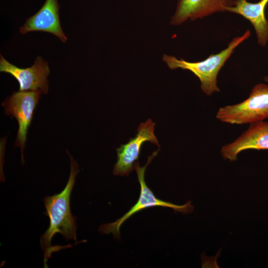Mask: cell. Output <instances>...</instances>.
Instances as JSON below:
<instances>
[{"label": "cell", "instance_id": "4", "mask_svg": "<svg viewBox=\"0 0 268 268\" xmlns=\"http://www.w3.org/2000/svg\"><path fill=\"white\" fill-rule=\"evenodd\" d=\"M216 118L222 122L232 125L251 124L267 119L268 84L256 85L243 101L220 108Z\"/></svg>", "mask_w": 268, "mask_h": 268}, {"label": "cell", "instance_id": "12", "mask_svg": "<svg viewBox=\"0 0 268 268\" xmlns=\"http://www.w3.org/2000/svg\"><path fill=\"white\" fill-rule=\"evenodd\" d=\"M264 80L266 81H268V75L264 77Z\"/></svg>", "mask_w": 268, "mask_h": 268}, {"label": "cell", "instance_id": "11", "mask_svg": "<svg viewBox=\"0 0 268 268\" xmlns=\"http://www.w3.org/2000/svg\"><path fill=\"white\" fill-rule=\"evenodd\" d=\"M268 0L251 2L247 0H232V5L227 11L241 15L249 20L255 30L259 46L265 47L268 43V20L266 16V8Z\"/></svg>", "mask_w": 268, "mask_h": 268}, {"label": "cell", "instance_id": "6", "mask_svg": "<svg viewBox=\"0 0 268 268\" xmlns=\"http://www.w3.org/2000/svg\"><path fill=\"white\" fill-rule=\"evenodd\" d=\"M155 124L150 119L140 123L135 136L116 149L117 161L113 172L115 175L128 176L132 172L134 164L138 160L142 144L145 142H150L160 147L154 133Z\"/></svg>", "mask_w": 268, "mask_h": 268}, {"label": "cell", "instance_id": "10", "mask_svg": "<svg viewBox=\"0 0 268 268\" xmlns=\"http://www.w3.org/2000/svg\"><path fill=\"white\" fill-rule=\"evenodd\" d=\"M60 5L57 0H46L40 9L26 19L19 29L21 34L31 31H44L57 37L63 42L67 40L61 26L59 18Z\"/></svg>", "mask_w": 268, "mask_h": 268}, {"label": "cell", "instance_id": "8", "mask_svg": "<svg viewBox=\"0 0 268 268\" xmlns=\"http://www.w3.org/2000/svg\"><path fill=\"white\" fill-rule=\"evenodd\" d=\"M247 149L268 150V122L262 121L250 124L236 139L221 147V154L224 159L233 161L240 152Z\"/></svg>", "mask_w": 268, "mask_h": 268}, {"label": "cell", "instance_id": "3", "mask_svg": "<svg viewBox=\"0 0 268 268\" xmlns=\"http://www.w3.org/2000/svg\"><path fill=\"white\" fill-rule=\"evenodd\" d=\"M159 150L158 149L153 152L148 157L147 162L144 166L140 167L138 161L134 163V169L136 171L140 187L138 200L127 212L116 221L102 224L99 227V231L101 233L103 234L112 233L116 238H120V228L123 223L135 213L148 207L155 206L169 207L172 208L176 212H180L184 214L189 213L193 211L194 206L191 204L190 201L180 205L160 200L155 197L151 190L147 186L144 179L146 169L152 160L157 155Z\"/></svg>", "mask_w": 268, "mask_h": 268}, {"label": "cell", "instance_id": "2", "mask_svg": "<svg viewBox=\"0 0 268 268\" xmlns=\"http://www.w3.org/2000/svg\"><path fill=\"white\" fill-rule=\"evenodd\" d=\"M250 35L251 31L247 30L242 36L233 38L226 48L216 54H211L201 61L191 62L166 54L163 55L162 60L171 69L180 68L192 72L200 79L201 91L210 96L220 91L217 84V77L220 70L235 49Z\"/></svg>", "mask_w": 268, "mask_h": 268}, {"label": "cell", "instance_id": "5", "mask_svg": "<svg viewBox=\"0 0 268 268\" xmlns=\"http://www.w3.org/2000/svg\"><path fill=\"white\" fill-rule=\"evenodd\" d=\"M42 93L40 91L13 92L2 103L4 113L16 119L18 130L14 146L20 147L21 162L24 163L23 150L27 141V134L32 120L33 113Z\"/></svg>", "mask_w": 268, "mask_h": 268}, {"label": "cell", "instance_id": "7", "mask_svg": "<svg viewBox=\"0 0 268 268\" xmlns=\"http://www.w3.org/2000/svg\"><path fill=\"white\" fill-rule=\"evenodd\" d=\"M0 71L9 73L19 84V91H40L47 94L48 91L47 77L50 73L48 62L40 56L36 59L31 67H17L0 55Z\"/></svg>", "mask_w": 268, "mask_h": 268}, {"label": "cell", "instance_id": "9", "mask_svg": "<svg viewBox=\"0 0 268 268\" xmlns=\"http://www.w3.org/2000/svg\"><path fill=\"white\" fill-rule=\"evenodd\" d=\"M232 0H179L170 24L179 25L189 19H202L218 12L227 11Z\"/></svg>", "mask_w": 268, "mask_h": 268}, {"label": "cell", "instance_id": "1", "mask_svg": "<svg viewBox=\"0 0 268 268\" xmlns=\"http://www.w3.org/2000/svg\"><path fill=\"white\" fill-rule=\"evenodd\" d=\"M68 154L70 157V171L66 187L61 193L43 198L45 215L50 219L49 228L40 238L41 249L45 252V262L55 250L52 246L51 241L56 233H60L67 241H76L77 218L71 212L70 198L79 170L77 162L68 153Z\"/></svg>", "mask_w": 268, "mask_h": 268}]
</instances>
